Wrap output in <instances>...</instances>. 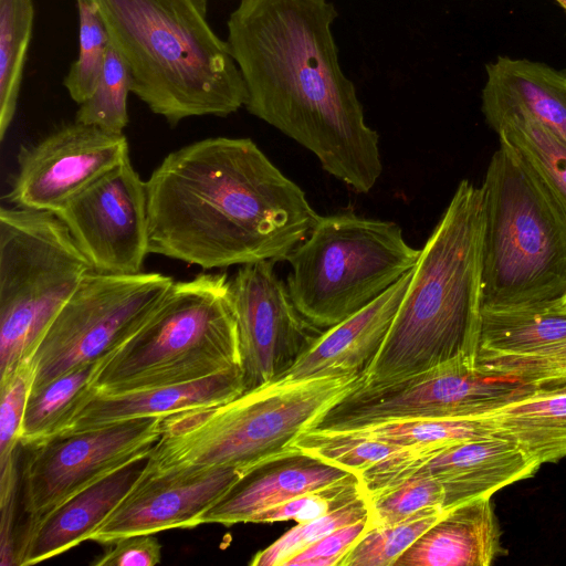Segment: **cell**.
Returning a JSON list of instances; mask_svg holds the SVG:
<instances>
[{"instance_id":"cell-1","label":"cell","mask_w":566,"mask_h":566,"mask_svg":"<svg viewBox=\"0 0 566 566\" xmlns=\"http://www.w3.org/2000/svg\"><path fill=\"white\" fill-rule=\"evenodd\" d=\"M328 0H240L227 43L247 88V111L313 153L322 168L358 193L382 164L379 136L342 70Z\"/></svg>"},{"instance_id":"cell-2","label":"cell","mask_w":566,"mask_h":566,"mask_svg":"<svg viewBox=\"0 0 566 566\" xmlns=\"http://www.w3.org/2000/svg\"><path fill=\"white\" fill-rule=\"evenodd\" d=\"M146 187L149 253L203 270L284 261L319 218L302 188L244 137L169 153Z\"/></svg>"},{"instance_id":"cell-3","label":"cell","mask_w":566,"mask_h":566,"mask_svg":"<svg viewBox=\"0 0 566 566\" xmlns=\"http://www.w3.org/2000/svg\"><path fill=\"white\" fill-rule=\"evenodd\" d=\"M482 234V189L463 179L420 250L409 286L364 384L400 379L460 356L476 358Z\"/></svg>"},{"instance_id":"cell-4","label":"cell","mask_w":566,"mask_h":566,"mask_svg":"<svg viewBox=\"0 0 566 566\" xmlns=\"http://www.w3.org/2000/svg\"><path fill=\"white\" fill-rule=\"evenodd\" d=\"M86 1L128 69L130 92L170 125L245 105L243 77L208 21L207 0Z\"/></svg>"},{"instance_id":"cell-5","label":"cell","mask_w":566,"mask_h":566,"mask_svg":"<svg viewBox=\"0 0 566 566\" xmlns=\"http://www.w3.org/2000/svg\"><path fill=\"white\" fill-rule=\"evenodd\" d=\"M363 377L273 381L213 406L164 417L147 473L252 467L292 449L296 438Z\"/></svg>"},{"instance_id":"cell-6","label":"cell","mask_w":566,"mask_h":566,"mask_svg":"<svg viewBox=\"0 0 566 566\" xmlns=\"http://www.w3.org/2000/svg\"><path fill=\"white\" fill-rule=\"evenodd\" d=\"M481 189L482 310L558 304L566 295V210L503 143Z\"/></svg>"},{"instance_id":"cell-7","label":"cell","mask_w":566,"mask_h":566,"mask_svg":"<svg viewBox=\"0 0 566 566\" xmlns=\"http://www.w3.org/2000/svg\"><path fill=\"white\" fill-rule=\"evenodd\" d=\"M237 368L240 350L229 277L202 272L174 281L146 322L104 358L93 388L122 394Z\"/></svg>"},{"instance_id":"cell-8","label":"cell","mask_w":566,"mask_h":566,"mask_svg":"<svg viewBox=\"0 0 566 566\" xmlns=\"http://www.w3.org/2000/svg\"><path fill=\"white\" fill-rule=\"evenodd\" d=\"M419 255L394 221L349 211L319 216L284 259L287 291L303 318L323 332L374 302Z\"/></svg>"},{"instance_id":"cell-9","label":"cell","mask_w":566,"mask_h":566,"mask_svg":"<svg viewBox=\"0 0 566 566\" xmlns=\"http://www.w3.org/2000/svg\"><path fill=\"white\" fill-rule=\"evenodd\" d=\"M92 271L54 212L0 208V380L31 358Z\"/></svg>"},{"instance_id":"cell-10","label":"cell","mask_w":566,"mask_h":566,"mask_svg":"<svg viewBox=\"0 0 566 566\" xmlns=\"http://www.w3.org/2000/svg\"><path fill=\"white\" fill-rule=\"evenodd\" d=\"M363 378L307 430L350 431L394 420L475 418L532 391L521 381L488 373L470 356L396 380L364 384Z\"/></svg>"},{"instance_id":"cell-11","label":"cell","mask_w":566,"mask_h":566,"mask_svg":"<svg viewBox=\"0 0 566 566\" xmlns=\"http://www.w3.org/2000/svg\"><path fill=\"white\" fill-rule=\"evenodd\" d=\"M172 283L170 276L158 272H90L30 358L34 370L31 391L115 350L146 322Z\"/></svg>"},{"instance_id":"cell-12","label":"cell","mask_w":566,"mask_h":566,"mask_svg":"<svg viewBox=\"0 0 566 566\" xmlns=\"http://www.w3.org/2000/svg\"><path fill=\"white\" fill-rule=\"evenodd\" d=\"M163 419L133 418L21 447L24 522L15 537V558L34 528L57 506L122 467L148 457L161 436Z\"/></svg>"},{"instance_id":"cell-13","label":"cell","mask_w":566,"mask_h":566,"mask_svg":"<svg viewBox=\"0 0 566 566\" xmlns=\"http://www.w3.org/2000/svg\"><path fill=\"white\" fill-rule=\"evenodd\" d=\"M244 392L281 378L322 333L294 306L273 261L241 265L229 279Z\"/></svg>"},{"instance_id":"cell-14","label":"cell","mask_w":566,"mask_h":566,"mask_svg":"<svg viewBox=\"0 0 566 566\" xmlns=\"http://www.w3.org/2000/svg\"><path fill=\"white\" fill-rule=\"evenodd\" d=\"M542 467L500 434L449 446L406 448L359 474L366 495L411 476L436 479L444 490L443 510L532 478Z\"/></svg>"},{"instance_id":"cell-15","label":"cell","mask_w":566,"mask_h":566,"mask_svg":"<svg viewBox=\"0 0 566 566\" xmlns=\"http://www.w3.org/2000/svg\"><path fill=\"white\" fill-rule=\"evenodd\" d=\"M94 272H143L149 253L147 187L127 157L54 212Z\"/></svg>"},{"instance_id":"cell-16","label":"cell","mask_w":566,"mask_h":566,"mask_svg":"<svg viewBox=\"0 0 566 566\" xmlns=\"http://www.w3.org/2000/svg\"><path fill=\"white\" fill-rule=\"evenodd\" d=\"M127 157L124 133L74 120L20 148L6 199L17 208L56 212Z\"/></svg>"},{"instance_id":"cell-17","label":"cell","mask_w":566,"mask_h":566,"mask_svg":"<svg viewBox=\"0 0 566 566\" xmlns=\"http://www.w3.org/2000/svg\"><path fill=\"white\" fill-rule=\"evenodd\" d=\"M243 473L234 468L143 472L126 496L94 531L99 544L138 534L200 525V517Z\"/></svg>"},{"instance_id":"cell-18","label":"cell","mask_w":566,"mask_h":566,"mask_svg":"<svg viewBox=\"0 0 566 566\" xmlns=\"http://www.w3.org/2000/svg\"><path fill=\"white\" fill-rule=\"evenodd\" d=\"M406 273L366 307L323 331L300 359L276 381L356 376L365 377L380 352L409 286Z\"/></svg>"},{"instance_id":"cell-19","label":"cell","mask_w":566,"mask_h":566,"mask_svg":"<svg viewBox=\"0 0 566 566\" xmlns=\"http://www.w3.org/2000/svg\"><path fill=\"white\" fill-rule=\"evenodd\" d=\"M353 473L295 447L247 470L200 524L250 523L256 514Z\"/></svg>"},{"instance_id":"cell-20","label":"cell","mask_w":566,"mask_h":566,"mask_svg":"<svg viewBox=\"0 0 566 566\" xmlns=\"http://www.w3.org/2000/svg\"><path fill=\"white\" fill-rule=\"evenodd\" d=\"M244 392L240 368L207 378L122 394L95 391L60 434L81 432L139 417H167L229 401Z\"/></svg>"},{"instance_id":"cell-21","label":"cell","mask_w":566,"mask_h":566,"mask_svg":"<svg viewBox=\"0 0 566 566\" xmlns=\"http://www.w3.org/2000/svg\"><path fill=\"white\" fill-rule=\"evenodd\" d=\"M482 112L491 128L525 115L566 144V75L543 63L499 56L486 65Z\"/></svg>"},{"instance_id":"cell-22","label":"cell","mask_w":566,"mask_h":566,"mask_svg":"<svg viewBox=\"0 0 566 566\" xmlns=\"http://www.w3.org/2000/svg\"><path fill=\"white\" fill-rule=\"evenodd\" d=\"M148 457L112 472L52 511L17 552L15 566H30L88 541L138 481Z\"/></svg>"},{"instance_id":"cell-23","label":"cell","mask_w":566,"mask_h":566,"mask_svg":"<svg viewBox=\"0 0 566 566\" xmlns=\"http://www.w3.org/2000/svg\"><path fill=\"white\" fill-rule=\"evenodd\" d=\"M491 497L446 511L394 566H489L506 555Z\"/></svg>"},{"instance_id":"cell-24","label":"cell","mask_w":566,"mask_h":566,"mask_svg":"<svg viewBox=\"0 0 566 566\" xmlns=\"http://www.w3.org/2000/svg\"><path fill=\"white\" fill-rule=\"evenodd\" d=\"M542 465L566 457V391H530L475 417Z\"/></svg>"},{"instance_id":"cell-25","label":"cell","mask_w":566,"mask_h":566,"mask_svg":"<svg viewBox=\"0 0 566 566\" xmlns=\"http://www.w3.org/2000/svg\"><path fill=\"white\" fill-rule=\"evenodd\" d=\"M565 346L566 311L557 304L482 310L476 357L537 355Z\"/></svg>"},{"instance_id":"cell-26","label":"cell","mask_w":566,"mask_h":566,"mask_svg":"<svg viewBox=\"0 0 566 566\" xmlns=\"http://www.w3.org/2000/svg\"><path fill=\"white\" fill-rule=\"evenodd\" d=\"M105 357L78 365L30 392L20 433L21 447L40 443L65 429L94 392L93 382Z\"/></svg>"},{"instance_id":"cell-27","label":"cell","mask_w":566,"mask_h":566,"mask_svg":"<svg viewBox=\"0 0 566 566\" xmlns=\"http://www.w3.org/2000/svg\"><path fill=\"white\" fill-rule=\"evenodd\" d=\"M492 129L566 210V144L525 115L507 116Z\"/></svg>"},{"instance_id":"cell-28","label":"cell","mask_w":566,"mask_h":566,"mask_svg":"<svg viewBox=\"0 0 566 566\" xmlns=\"http://www.w3.org/2000/svg\"><path fill=\"white\" fill-rule=\"evenodd\" d=\"M33 23V0H0L1 140L15 115Z\"/></svg>"},{"instance_id":"cell-29","label":"cell","mask_w":566,"mask_h":566,"mask_svg":"<svg viewBox=\"0 0 566 566\" xmlns=\"http://www.w3.org/2000/svg\"><path fill=\"white\" fill-rule=\"evenodd\" d=\"M33 379L29 358L0 380V499L15 495L20 485V433Z\"/></svg>"},{"instance_id":"cell-30","label":"cell","mask_w":566,"mask_h":566,"mask_svg":"<svg viewBox=\"0 0 566 566\" xmlns=\"http://www.w3.org/2000/svg\"><path fill=\"white\" fill-rule=\"evenodd\" d=\"M350 431L401 448L449 446L494 434L479 418L394 420Z\"/></svg>"},{"instance_id":"cell-31","label":"cell","mask_w":566,"mask_h":566,"mask_svg":"<svg viewBox=\"0 0 566 566\" xmlns=\"http://www.w3.org/2000/svg\"><path fill=\"white\" fill-rule=\"evenodd\" d=\"M446 511L430 506L394 525L369 527L339 566H394Z\"/></svg>"},{"instance_id":"cell-32","label":"cell","mask_w":566,"mask_h":566,"mask_svg":"<svg viewBox=\"0 0 566 566\" xmlns=\"http://www.w3.org/2000/svg\"><path fill=\"white\" fill-rule=\"evenodd\" d=\"M292 447L358 475L371 465L406 449L356 431L311 430L302 432Z\"/></svg>"},{"instance_id":"cell-33","label":"cell","mask_w":566,"mask_h":566,"mask_svg":"<svg viewBox=\"0 0 566 566\" xmlns=\"http://www.w3.org/2000/svg\"><path fill=\"white\" fill-rule=\"evenodd\" d=\"M129 92L128 69L109 42L97 86L92 95L80 104L74 120L109 133L123 134L128 124Z\"/></svg>"},{"instance_id":"cell-34","label":"cell","mask_w":566,"mask_h":566,"mask_svg":"<svg viewBox=\"0 0 566 566\" xmlns=\"http://www.w3.org/2000/svg\"><path fill=\"white\" fill-rule=\"evenodd\" d=\"M78 12V55L64 77L63 85L78 105L87 99L102 75L109 38L96 8L86 0H75Z\"/></svg>"},{"instance_id":"cell-35","label":"cell","mask_w":566,"mask_h":566,"mask_svg":"<svg viewBox=\"0 0 566 566\" xmlns=\"http://www.w3.org/2000/svg\"><path fill=\"white\" fill-rule=\"evenodd\" d=\"M366 494L355 501L308 522L297 523L273 544L258 552L251 566H284L287 560L327 534L369 516Z\"/></svg>"},{"instance_id":"cell-36","label":"cell","mask_w":566,"mask_h":566,"mask_svg":"<svg viewBox=\"0 0 566 566\" xmlns=\"http://www.w3.org/2000/svg\"><path fill=\"white\" fill-rule=\"evenodd\" d=\"M367 499L370 527H379L399 523L426 507L443 509L444 490L433 478L411 476Z\"/></svg>"},{"instance_id":"cell-37","label":"cell","mask_w":566,"mask_h":566,"mask_svg":"<svg viewBox=\"0 0 566 566\" xmlns=\"http://www.w3.org/2000/svg\"><path fill=\"white\" fill-rule=\"evenodd\" d=\"M490 374L515 379L534 391H566V346L537 355L476 357Z\"/></svg>"},{"instance_id":"cell-38","label":"cell","mask_w":566,"mask_h":566,"mask_svg":"<svg viewBox=\"0 0 566 566\" xmlns=\"http://www.w3.org/2000/svg\"><path fill=\"white\" fill-rule=\"evenodd\" d=\"M364 494L366 493L359 475L349 473L336 482L268 509L253 516L250 523H273L289 520L298 523L308 522L335 511Z\"/></svg>"},{"instance_id":"cell-39","label":"cell","mask_w":566,"mask_h":566,"mask_svg":"<svg viewBox=\"0 0 566 566\" xmlns=\"http://www.w3.org/2000/svg\"><path fill=\"white\" fill-rule=\"evenodd\" d=\"M369 527V516L339 527L296 554L284 566H339Z\"/></svg>"},{"instance_id":"cell-40","label":"cell","mask_w":566,"mask_h":566,"mask_svg":"<svg viewBox=\"0 0 566 566\" xmlns=\"http://www.w3.org/2000/svg\"><path fill=\"white\" fill-rule=\"evenodd\" d=\"M93 562L95 566H154L160 562L161 546L153 534H138L113 542Z\"/></svg>"},{"instance_id":"cell-41","label":"cell","mask_w":566,"mask_h":566,"mask_svg":"<svg viewBox=\"0 0 566 566\" xmlns=\"http://www.w3.org/2000/svg\"><path fill=\"white\" fill-rule=\"evenodd\" d=\"M558 307L566 311V295L558 302Z\"/></svg>"},{"instance_id":"cell-42","label":"cell","mask_w":566,"mask_h":566,"mask_svg":"<svg viewBox=\"0 0 566 566\" xmlns=\"http://www.w3.org/2000/svg\"><path fill=\"white\" fill-rule=\"evenodd\" d=\"M566 12V0H555Z\"/></svg>"}]
</instances>
